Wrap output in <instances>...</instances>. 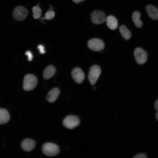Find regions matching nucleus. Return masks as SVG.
Masks as SVG:
<instances>
[{
  "label": "nucleus",
  "mask_w": 158,
  "mask_h": 158,
  "mask_svg": "<svg viewBox=\"0 0 158 158\" xmlns=\"http://www.w3.org/2000/svg\"><path fill=\"white\" fill-rule=\"evenodd\" d=\"M134 55L136 61L139 64H143L147 60V53L141 48H137L135 49L134 52Z\"/></svg>",
  "instance_id": "0eeeda50"
},
{
  "label": "nucleus",
  "mask_w": 158,
  "mask_h": 158,
  "mask_svg": "<svg viewBox=\"0 0 158 158\" xmlns=\"http://www.w3.org/2000/svg\"><path fill=\"white\" fill-rule=\"evenodd\" d=\"M33 16L34 18L38 19L40 17L42 11L38 5L34 6L32 8Z\"/></svg>",
  "instance_id": "a211bd4d"
},
{
  "label": "nucleus",
  "mask_w": 158,
  "mask_h": 158,
  "mask_svg": "<svg viewBox=\"0 0 158 158\" xmlns=\"http://www.w3.org/2000/svg\"><path fill=\"white\" fill-rule=\"evenodd\" d=\"M154 108L157 111H158V99L155 102Z\"/></svg>",
  "instance_id": "5701e85b"
},
{
  "label": "nucleus",
  "mask_w": 158,
  "mask_h": 158,
  "mask_svg": "<svg viewBox=\"0 0 158 158\" xmlns=\"http://www.w3.org/2000/svg\"><path fill=\"white\" fill-rule=\"evenodd\" d=\"M105 21L108 27L111 30L116 29L118 26V22L116 18L114 16L109 15L106 19Z\"/></svg>",
  "instance_id": "f8f14e48"
},
{
  "label": "nucleus",
  "mask_w": 158,
  "mask_h": 158,
  "mask_svg": "<svg viewBox=\"0 0 158 158\" xmlns=\"http://www.w3.org/2000/svg\"><path fill=\"white\" fill-rule=\"evenodd\" d=\"M156 118V119L158 121V111L157 112V113L155 115Z\"/></svg>",
  "instance_id": "393cba45"
},
{
  "label": "nucleus",
  "mask_w": 158,
  "mask_h": 158,
  "mask_svg": "<svg viewBox=\"0 0 158 158\" xmlns=\"http://www.w3.org/2000/svg\"><path fill=\"white\" fill-rule=\"evenodd\" d=\"M146 10L150 18L153 20H158V9L152 5H147Z\"/></svg>",
  "instance_id": "9b49d317"
},
{
  "label": "nucleus",
  "mask_w": 158,
  "mask_h": 158,
  "mask_svg": "<svg viewBox=\"0 0 158 158\" xmlns=\"http://www.w3.org/2000/svg\"><path fill=\"white\" fill-rule=\"evenodd\" d=\"M37 81V78L34 75L31 74L26 75L23 81V89L26 91L33 90L36 86Z\"/></svg>",
  "instance_id": "f03ea898"
},
{
  "label": "nucleus",
  "mask_w": 158,
  "mask_h": 158,
  "mask_svg": "<svg viewBox=\"0 0 158 158\" xmlns=\"http://www.w3.org/2000/svg\"><path fill=\"white\" fill-rule=\"evenodd\" d=\"M37 48L40 54H43L45 53V51L44 50V47L42 45H39L37 47Z\"/></svg>",
  "instance_id": "412c9836"
},
{
  "label": "nucleus",
  "mask_w": 158,
  "mask_h": 158,
  "mask_svg": "<svg viewBox=\"0 0 158 158\" xmlns=\"http://www.w3.org/2000/svg\"><path fill=\"white\" fill-rule=\"evenodd\" d=\"M10 119V116L8 111L4 109L0 108V124L6 123Z\"/></svg>",
  "instance_id": "4468645a"
},
{
  "label": "nucleus",
  "mask_w": 158,
  "mask_h": 158,
  "mask_svg": "<svg viewBox=\"0 0 158 158\" xmlns=\"http://www.w3.org/2000/svg\"><path fill=\"white\" fill-rule=\"evenodd\" d=\"M141 14L138 11L134 12L132 16V18L135 26L138 28H141L143 25L142 21L140 20Z\"/></svg>",
  "instance_id": "dca6fc26"
},
{
  "label": "nucleus",
  "mask_w": 158,
  "mask_h": 158,
  "mask_svg": "<svg viewBox=\"0 0 158 158\" xmlns=\"http://www.w3.org/2000/svg\"><path fill=\"white\" fill-rule=\"evenodd\" d=\"M56 71V69L54 66H48L44 69L43 71L44 78L46 80L50 79L53 76Z\"/></svg>",
  "instance_id": "2eb2a0df"
},
{
  "label": "nucleus",
  "mask_w": 158,
  "mask_h": 158,
  "mask_svg": "<svg viewBox=\"0 0 158 158\" xmlns=\"http://www.w3.org/2000/svg\"><path fill=\"white\" fill-rule=\"evenodd\" d=\"M87 45L89 48L91 50L98 51L103 49L105 45L103 41L98 38H93L88 41Z\"/></svg>",
  "instance_id": "423d86ee"
},
{
  "label": "nucleus",
  "mask_w": 158,
  "mask_h": 158,
  "mask_svg": "<svg viewBox=\"0 0 158 158\" xmlns=\"http://www.w3.org/2000/svg\"><path fill=\"white\" fill-rule=\"evenodd\" d=\"M101 73L100 67L97 65H94L92 66L89 70L88 79L91 84L94 85L96 83Z\"/></svg>",
  "instance_id": "7ed1b4c3"
},
{
  "label": "nucleus",
  "mask_w": 158,
  "mask_h": 158,
  "mask_svg": "<svg viewBox=\"0 0 158 158\" xmlns=\"http://www.w3.org/2000/svg\"><path fill=\"white\" fill-rule=\"evenodd\" d=\"M85 0H72L74 2L77 4L80 3Z\"/></svg>",
  "instance_id": "b1692460"
},
{
  "label": "nucleus",
  "mask_w": 158,
  "mask_h": 158,
  "mask_svg": "<svg viewBox=\"0 0 158 158\" xmlns=\"http://www.w3.org/2000/svg\"><path fill=\"white\" fill-rule=\"evenodd\" d=\"M119 30L122 36L125 40H128L130 39L131 36V33L125 25L120 26Z\"/></svg>",
  "instance_id": "f3484780"
},
{
  "label": "nucleus",
  "mask_w": 158,
  "mask_h": 158,
  "mask_svg": "<svg viewBox=\"0 0 158 158\" xmlns=\"http://www.w3.org/2000/svg\"><path fill=\"white\" fill-rule=\"evenodd\" d=\"M71 75L74 81L78 84L82 83L85 78L84 72L78 67H76L73 69Z\"/></svg>",
  "instance_id": "1a4fd4ad"
},
{
  "label": "nucleus",
  "mask_w": 158,
  "mask_h": 158,
  "mask_svg": "<svg viewBox=\"0 0 158 158\" xmlns=\"http://www.w3.org/2000/svg\"><path fill=\"white\" fill-rule=\"evenodd\" d=\"M25 54L28 56V60L31 61L33 57V55L31 52L30 51H28L25 52Z\"/></svg>",
  "instance_id": "aec40b11"
},
{
  "label": "nucleus",
  "mask_w": 158,
  "mask_h": 158,
  "mask_svg": "<svg viewBox=\"0 0 158 158\" xmlns=\"http://www.w3.org/2000/svg\"><path fill=\"white\" fill-rule=\"evenodd\" d=\"M42 152L47 156L53 157L58 154L60 150L56 145L50 142L45 143L42 147Z\"/></svg>",
  "instance_id": "f257e3e1"
},
{
  "label": "nucleus",
  "mask_w": 158,
  "mask_h": 158,
  "mask_svg": "<svg viewBox=\"0 0 158 158\" xmlns=\"http://www.w3.org/2000/svg\"><path fill=\"white\" fill-rule=\"evenodd\" d=\"M36 143L35 141L30 139L24 140L21 143V147L23 150L26 152L32 151L35 147Z\"/></svg>",
  "instance_id": "9d476101"
},
{
  "label": "nucleus",
  "mask_w": 158,
  "mask_h": 158,
  "mask_svg": "<svg viewBox=\"0 0 158 158\" xmlns=\"http://www.w3.org/2000/svg\"><path fill=\"white\" fill-rule=\"evenodd\" d=\"M28 14V11L25 8L19 6L16 7L13 12L14 18L18 21H21L25 19Z\"/></svg>",
  "instance_id": "39448f33"
},
{
  "label": "nucleus",
  "mask_w": 158,
  "mask_h": 158,
  "mask_svg": "<svg viewBox=\"0 0 158 158\" xmlns=\"http://www.w3.org/2000/svg\"><path fill=\"white\" fill-rule=\"evenodd\" d=\"M80 124L79 118L74 115L67 116L63 121V126L68 129H72L78 126Z\"/></svg>",
  "instance_id": "20e7f679"
},
{
  "label": "nucleus",
  "mask_w": 158,
  "mask_h": 158,
  "mask_svg": "<svg viewBox=\"0 0 158 158\" xmlns=\"http://www.w3.org/2000/svg\"><path fill=\"white\" fill-rule=\"evenodd\" d=\"M133 157L135 158H146L147 157L146 154L144 153H140L135 155Z\"/></svg>",
  "instance_id": "4be33fe9"
},
{
  "label": "nucleus",
  "mask_w": 158,
  "mask_h": 158,
  "mask_svg": "<svg viewBox=\"0 0 158 158\" xmlns=\"http://www.w3.org/2000/svg\"><path fill=\"white\" fill-rule=\"evenodd\" d=\"M91 20L92 23L96 24H100L105 21L106 16L102 11L95 10L91 14Z\"/></svg>",
  "instance_id": "6e6552de"
},
{
  "label": "nucleus",
  "mask_w": 158,
  "mask_h": 158,
  "mask_svg": "<svg viewBox=\"0 0 158 158\" xmlns=\"http://www.w3.org/2000/svg\"><path fill=\"white\" fill-rule=\"evenodd\" d=\"M60 93L59 89L57 88H53L48 93L46 98L48 102L52 103L57 99Z\"/></svg>",
  "instance_id": "ddd939ff"
},
{
  "label": "nucleus",
  "mask_w": 158,
  "mask_h": 158,
  "mask_svg": "<svg viewBox=\"0 0 158 158\" xmlns=\"http://www.w3.org/2000/svg\"><path fill=\"white\" fill-rule=\"evenodd\" d=\"M55 16V13L52 10L48 11L45 15V18L47 20L52 19Z\"/></svg>",
  "instance_id": "6ab92c4d"
}]
</instances>
